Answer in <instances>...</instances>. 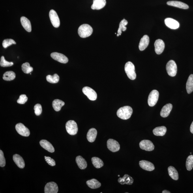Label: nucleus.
<instances>
[{"instance_id": "1", "label": "nucleus", "mask_w": 193, "mask_h": 193, "mask_svg": "<svg viewBox=\"0 0 193 193\" xmlns=\"http://www.w3.org/2000/svg\"><path fill=\"white\" fill-rule=\"evenodd\" d=\"M133 113V109L129 106H125L118 109L117 115L120 119L123 120L129 119Z\"/></svg>"}, {"instance_id": "2", "label": "nucleus", "mask_w": 193, "mask_h": 193, "mask_svg": "<svg viewBox=\"0 0 193 193\" xmlns=\"http://www.w3.org/2000/svg\"><path fill=\"white\" fill-rule=\"evenodd\" d=\"M93 29L91 26L88 24H83L79 27L78 34L82 38H85L90 36L93 33Z\"/></svg>"}, {"instance_id": "3", "label": "nucleus", "mask_w": 193, "mask_h": 193, "mask_svg": "<svg viewBox=\"0 0 193 193\" xmlns=\"http://www.w3.org/2000/svg\"><path fill=\"white\" fill-rule=\"evenodd\" d=\"M124 70L129 78L132 80L136 78V74L135 72V66L131 62H127L124 66Z\"/></svg>"}, {"instance_id": "4", "label": "nucleus", "mask_w": 193, "mask_h": 193, "mask_svg": "<svg viewBox=\"0 0 193 193\" xmlns=\"http://www.w3.org/2000/svg\"><path fill=\"white\" fill-rule=\"evenodd\" d=\"M66 131L71 135L76 134L78 132V126L76 122L73 120H70L66 122Z\"/></svg>"}, {"instance_id": "5", "label": "nucleus", "mask_w": 193, "mask_h": 193, "mask_svg": "<svg viewBox=\"0 0 193 193\" xmlns=\"http://www.w3.org/2000/svg\"><path fill=\"white\" fill-rule=\"evenodd\" d=\"M166 69L169 76L175 77L177 72V66L175 62L173 60L168 61L166 64Z\"/></svg>"}, {"instance_id": "6", "label": "nucleus", "mask_w": 193, "mask_h": 193, "mask_svg": "<svg viewBox=\"0 0 193 193\" xmlns=\"http://www.w3.org/2000/svg\"><path fill=\"white\" fill-rule=\"evenodd\" d=\"M159 96V93L157 90H153L149 94L148 97V103L150 107L155 106L157 103Z\"/></svg>"}, {"instance_id": "7", "label": "nucleus", "mask_w": 193, "mask_h": 193, "mask_svg": "<svg viewBox=\"0 0 193 193\" xmlns=\"http://www.w3.org/2000/svg\"><path fill=\"white\" fill-rule=\"evenodd\" d=\"M82 92L90 100H95L97 98V94L95 91L91 88L85 87L83 88Z\"/></svg>"}, {"instance_id": "8", "label": "nucleus", "mask_w": 193, "mask_h": 193, "mask_svg": "<svg viewBox=\"0 0 193 193\" xmlns=\"http://www.w3.org/2000/svg\"><path fill=\"white\" fill-rule=\"evenodd\" d=\"M49 16L52 25L55 28L59 27L60 21L56 12L55 10L51 9L49 13Z\"/></svg>"}, {"instance_id": "9", "label": "nucleus", "mask_w": 193, "mask_h": 193, "mask_svg": "<svg viewBox=\"0 0 193 193\" xmlns=\"http://www.w3.org/2000/svg\"><path fill=\"white\" fill-rule=\"evenodd\" d=\"M107 147L110 151L113 152L119 151L120 148L119 143L112 139H109L107 141Z\"/></svg>"}, {"instance_id": "10", "label": "nucleus", "mask_w": 193, "mask_h": 193, "mask_svg": "<svg viewBox=\"0 0 193 193\" xmlns=\"http://www.w3.org/2000/svg\"><path fill=\"white\" fill-rule=\"evenodd\" d=\"M16 129L17 132L21 136L28 137L29 136L30 132L29 130L21 123L17 124L16 126Z\"/></svg>"}, {"instance_id": "11", "label": "nucleus", "mask_w": 193, "mask_h": 193, "mask_svg": "<svg viewBox=\"0 0 193 193\" xmlns=\"http://www.w3.org/2000/svg\"><path fill=\"white\" fill-rule=\"evenodd\" d=\"M139 147L141 149L146 151H151L154 149V146L151 141L149 140H143L139 144Z\"/></svg>"}, {"instance_id": "12", "label": "nucleus", "mask_w": 193, "mask_h": 193, "mask_svg": "<svg viewBox=\"0 0 193 193\" xmlns=\"http://www.w3.org/2000/svg\"><path fill=\"white\" fill-rule=\"evenodd\" d=\"M59 191L57 184L54 182L47 183L44 188L45 193H57Z\"/></svg>"}, {"instance_id": "13", "label": "nucleus", "mask_w": 193, "mask_h": 193, "mask_svg": "<svg viewBox=\"0 0 193 193\" xmlns=\"http://www.w3.org/2000/svg\"><path fill=\"white\" fill-rule=\"evenodd\" d=\"M51 56L53 59L60 63H66L68 61V58L61 53L53 52L51 54Z\"/></svg>"}, {"instance_id": "14", "label": "nucleus", "mask_w": 193, "mask_h": 193, "mask_svg": "<svg viewBox=\"0 0 193 193\" xmlns=\"http://www.w3.org/2000/svg\"><path fill=\"white\" fill-rule=\"evenodd\" d=\"M139 166L144 170L151 171L155 169L154 165L152 163L146 160H141L139 162Z\"/></svg>"}, {"instance_id": "15", "label": "nucleus", "mask_w": 193, "mask_h": 193, "mask_svg": "<svg viewBox=\"0 0 193 193\" xmlns=\"http://www.w3.org/2000/svg\"><path fill=\"white\" fill-rule=\"evenodd\" d=\"M155 47V51L157 55H160L164 51L165 49V43L161 39H158L156 40L154 44Z\"/></svg>"}, {"instance_id": "16", "label": "nucleus", "mask_w": 193, "mask_h": 193, "mask_svg": "<svg viewBox=\"0 0 193 193\" xmlns=\"http://www.w3.org/2000/svg\"><path fill=\"white\" fill-rule=\"evenodd\" d=\"M165 23L167 27L171 29H177L180 26L179 23L177 21L172 18H166L165 19Z\"/></svg>"}, {"instance_id": "17", "label": "nucleus", "mask_w": 193, "mask_h": 193, "mask_svg": "<svg viewBox=\"0 0 193 193\" xmlns=\"http://www.w3.org/2000/svg\"><path fill=\"white\" fill-rule=\"evenodd\" d=\"M106 0H93V4L91 6L92 9L100 10L106 6Z\"/></svg>"}, {"instance_id": "18", "label": "nucleus", "mask_w": 193, "mask_h": 193, "mask_svg": "<svg viewBox=\"0 0 193 193\" xmlns=\"http://www.w3.org/2000/svg\"><path fill=\"white\" fill-rule=\"evenodd\" d=\"M40 145L41 147L44 149L47 150L49 152L53 153L55 152L54 148L51 144L48 141L45 139H42L40 142Z\"/></svg>"}, {"instance_id": "19", "label": "nucleus", "mask_w": 193, "mask_h": 193, "mask_svg": "<svg viewBox=\"0 0 193 193\" xmlns=\"http://www.w3.org/2000/svg\"><path fill=\"white\" fill-rule=\"evenodd\" d=\"M149 36L145 35L141 39L139 44V48L141 51H143L147 48L149 45Z\"/></svg>"}, {"instance_id": "20", "label": "nucleus", "mask_w": 193, "mask_h": 193, "mask_svg": "<svg viewBox=\"0 0 193 193\" xmlns=\"http://www.w3.org/2000/svg\"><path fill=\"white\" fill-rule=\"evenodd\" d=\"M172 105L168 104L165 105L161 111L160 115L162 117H168L172 108Z\"/></svg>"}, {"instance_id": "21", "label": "nucleus", "mask_w": 193, "mask_h": 193, "mask_svg": "<svg viewBox=\"0 0 193 193\" xmlns=\"http://www.w3.org/2000/svg\"><path fill=\"white\" fill-rule=\"evenodd\" d=\"M13 160L15 164L19 168H23L25 167V162L23 159L18 154H15L13 156Z\"/></svg>"}, {"instance_id": "22", "label": "nucleus", "mask_w": 193, "mask_h": 193, "mask_svg": "<svg viewBox=\"0 0 193 193\" xmlns=\"http://www.w3.org/2000/svg\"><path fill=\"white\" fill-rule=\"evenodd\" d=\"M167 4L169 6L184 9H188L189 8V6L187 4L180 1H170L167 2Z\"/></svg>"}, {"instance_id": "23", "label": "nucleus", "mask_w": 193, "mask_h": 193, "mask_svg": "<svg viewBox=\"0 0 193 193\" xmlns=\"http://www.w3.org/2000/svg\"><path fill=\"white\" fill-rule=\"evenodd\" d=\"M118 182L121 184H127L131 185L134 182V179L130 176L125 174L123 177H120L118 179Z\"/></svg>"}, {"instance_id": "24", "label": "nucleus", "mask_w": 193, "mask_h": 193, "mask_svg": "<svg viewBox=\"0 0 193 193\" xmlns=\"http://www.w3.org/2000/svg\"><path fill=\"white\" fill-rule=\"evenodd\" d=\"M97 131L94 128L90 129L88 131L87 138L88 141L90 142H93L96 140L97 136Z\"/></svg>"}, {"instance_id": "25", "label": "nucleus", "mask_w": 193, "mask_h": 193, "mask_svg": "<svg viewBox=\"0 0 193 193\" xmlns=\"http://www.w3.org/2000/svg\"><path fill=\"white\" fill-rule=\"evenodd\" d=\"M21 25L26 31L29 32H31V23L28 19L25 17H22L21 18Z\"/></svg>"}, {"instance_id": "26", "label": "nucleus", "mask_w": 193, "mask_h": 193, "mask_svg": "<svg viewBox=\"0 0 193 193\" xmlns=\"http://www.w3.org/2000/svg\"><path fill=\"white\" fill-rule=\"evenodd\" d=\"M76 161L79 168L84 169L87 168V164L86 161L82 157L80 156H77Z\"/></svg>"}, {"instance_id": "27", "label": "nucleus", "mask_w": 193, "mask_h": 193, "mask_svg": "<svg viewBox=\"0 0 193 193\" xmlns=\"http://www.w3.org/2000/svg\"><path fill=\"white\" fill-rule=\"evenodd\" d=\"M167 131V128L165 126L158 127L154 129L153 134L156 136H164Z\"/></svg>"}, {"instance_id": "28", "label": "nucleus", "mask_w": 193, "mask_h": 193, "mask_svg": "<svg viewBox=\"0 0 193 193\" xmlns=\"http://www.w3.org/2000/svg\"><path fill=\"white\" fill-rule=\"evenodd\" d=\"M168 170L169 176L172 179L175 180H177L179 179V173L174 167L172 166L169 167Z\"/></svg>"}, {"instance_id": "29", "label": "nucleus", "mask_w": 193, "mask_h": 193, "mask_svg": "<svg viewBox=\"0 0 193 193\" xmlns=\"http://www.w3.org/2000/svg\"><path fill=\"white\" fill-rule=\"evenodd\" d=\"M65 104L63 101L59 99H56L53 101L52 106L54 110L56 111H59L61 110L62 107Z\"/></svg>"}, {"instance_id": "30", "label": "nucleus", "mask_w": 193, "mask_h": 193, "mask_svg": "<svg viewBox=\"0 0 193 193\" xmlns=\"http://www.w3.org/2000/svg\"><path fill=\"white\" fill-rule=\"evenodd\" d=\"M86 184L87 186L92 189H96L99 188L101 185L100 182L95 179L88 180L86 182Z\"/></svg>"}, {"instance_id": "31", "label": "nucleus", "mask_w": 193, "mask_h": 193, "mask_svg": "<svg viewBox=\"0 0 193 193\" xmlns=\"http://www.w3.org/2000/svg\"><path fill=\"white\" fill-rule=\"evenodd\" d=\"M187 91L189 94L193 91V74H191L189 77L186 85Z\"/></svg>"}, {"instance_id": "32", "label": "nucleus", "mask_w": 193, "mask_h": 193, "mask_svg": "<svg viewBox=\"0 0 193 193\" xmlns=\"http://www.w3.org/2000/svg\"><path fill=\"white\" fill-rule=\"evenodd\" d=\"M92 164L96 168H101L104 166V163L102 160L97 157H93L91 159Z\"/></svg>"}, {"instance_id": "33", "label": "nucleus", "mask_w": 193, "mask_h": 193, "mask_svg": "<svg viewBox=\"0 0 193 193\" xmlns=\"http://www.w3.org/2000/svg\"><path fill=\"white\" fill-rule=\"evenodd\" d=\"M16 74L12 71H9L6 72L3 74V78L4 80L6 81H11L16 78Z\"/></svg>"}, {"instance_id": "34", "label": "nucleus", "mask_w": 193, "mask_h": 193, "mask_svg": "<svg viewBox=\"0 0 193 193\" xmlns=\"http://www.w3.org/2000/svg\"><path fill=\"white\" fill-rule=\"evenodd\" d=\"M46 79L49 83H56L59 82V77L57 74H55L53 76L48 75L46 77Z\"/></svg>"}, {"instance_id": "35", "label": "nucleus", "mask_w": 193, "mask_h": 193, "mask_svg": "<svg viewBox=\"0 0 193 193\" xmlns=\"http://www.w3.org/2000/svg\"><path fill=\"white\" fill-rule=\"evenodd\" d=\"M21 68L24 73L26 74L31 73L33 70V68L30 66V64L28 62L23 63L21 66Z\"/></svg>"}, {"instance_id": "36", "label": "nucleus", "mask_w": 193, "mask_h": 193, "mask_svg": "<svg viewBox=\"0 0 193 193\" xmlns=\"http://www.w3.org/2000/svg\"><path fill=\"white\" fill-rule=\"evenodd\" d=\"M186 167L189 171L191 170L193 168V155H191L187 158Z\"/></svg>"}, {"instance_id": "37", "label": "nucleus", "mask_w": 193, "mask_h": 193, "mask_svg": "<svg viewBox=\"0 0 193 193\" xmlns=\"http://www.w3.org/2000/svg\"><path fill=\"white\" fill-rule=\"evenodd\" d=\"M13 65V62H9L6 61L4 57L2 56L1 57V62H0V65L2 67H8Z\"/></svg>"}, {"instance_id": "38", "label": "nucleus", "mask_w": 193, "mask_h": 193, "mask_svg": "<svg viewBox=\"0 0 193 193\" xmlns=\"http://www.w3.org/2000/svg\"><path fill=\"white\" fill-rule=\"evenodd\" d=\"M16 44V42L11 39H6L4 40L2 43V45L4 48H7L8 47L13 44Z\"/></svg>"}, {"instance_id": "39", "label": "nucleus", "mask_w": 193, "mask_h": 193, "mask_svg": "<svg viewBox=\"0 0 193 193\" xmlns=\"http://www.w3.org/2000/svg\"><path fill=\"white\" fill-rule=\"evenodd\" d=\"M128 21L125 19L122 20L119 23V27L118 30V34H119V36L122 34V29L123 28L125 27L127 25Z\"/></svg>"}, {"instance_id": "40", "label": "nucleus", "mask_w": 193, "mask_h": 193, "mask_svg": "<svg viewBox=\"0 0 193 193\" xmlns=\"http://www.w3.org/2000/svg\"><path fill=\"white\" fill-rule=\"evenodd\" d=\"M34 112L36 115H40L42 113V109L41 105L40 104H37L34 106Z\"/></svg>"}, {"instance_id": "41", "label": "nucleus", "mask_w": 193, "mask_h": 193, "mask_svg": "<svg viewBox=\"0 0 193 193\" xmlns=\"http://www.w3.org/2000/svg\"><path fill=\"white\" fill-rule=\"evenodd\" d=\"M28 100V97L25 94H21L17 100V103L20 104H25Z\"/></svg>"}, {"instance_id": "42", "label": "nucleus", "mask_w": 193, "mask_h": 193, "mask_svg": "<svg viewBox=\"0 0 193 193\" xmlns=\"http://www.w3.org/2000/svg\"><path fill=\"white\" fill-rule=\"evenodd\" d=\"M6 160L4 155V153L1 150H0V166L4 167L5 166Z\"/></svg>"}, {"instance_id": "43", "label": "nucleus", "mask_w": 193, "mask_h": 193, "mask_svg": "<svg viewBox=\"0 0 193 193\" xmlns=\"http://www.w3.org/2000/svg\"><path fill=\"white\" fill-rule=\"evenodd\" d=\"M45 160L48 164L51 166H55L56 163L54 160L49 157L44 156Z\"/></svg>"}, {"instance_id": "44", "label": "nucleus", "mask_w": 193, "mask_h": 193, "mask_svg": "<svg viewBox=\"0 0 193 193\" xmlns=\"http://www.w3.org/2000/svg\"><path fill=\"white\" fill-rule=\"evenodd\" d=\"M190 132L191 133H192L193 134V121L192 122L191 124V125L190 126Z\"/></svg>"}, {"instance_id": "45", "label": "nucleus", "mask_w": 193, "mask_h": 193, "mask_svg": "<svg viewBox=\"0 0 193 193\" xmlns=\"http://www.w3.org/2000/svg\"><path fill=\"white\" fill-rule=\"evenodd\" d=\"M162 193H170L171 192H169V191L167 190H164L163 191Z\"/></svg>"}, {"instance_id": "46", "label": "nucleus", "mask_w": 193, "mask_h": 193, "mask_svg": "<svg viewBox=\"0 0 193 193\" xmlns=\"http://www.w3.org/2000/svg\"><path fill=\"white\" fill-rule=\"evenodd\" d=\"M126 29H127L126 27V26L124 27L123 28V29H122V31H126Z\"/></svg>"}, {"instance_id": "47", "label": "nucleus", "mask_w": 193, "mask_h": 193, "mask_svg": "<svg viewBox=\"0 0 193 193\" xmlns=\"http://www.w3.org/2000/svg\"><path fill=\"white\" fill-rule=\"evenodd\" d=\"M119 36V34H117V36Z\"/></svg>"}, {"instance_id": "48", "label": "nucleus", "mask_w": 193, "mask_h": 193, "mask_svg": "<svg viewBox=\"0 0 193 193\" xmlns=\"http://www.w3.org/2000/svg\"><path fill=\"white\" fill-rule=\"evenodd\" d=\"M118 176L119 177L120 176V175H118Z\"/></svg>"}]
</instances>
